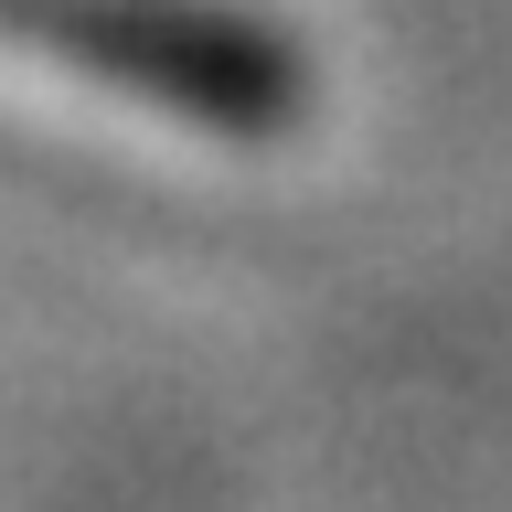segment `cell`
<instances>
[{"mask_svg": "<svg viewBox=\"0 0 512 512\" xmlns=\"http://www.w3.org/2000/svg\"><path fill=\"white\" fill-rule=\"evenodd\" d=\"M0 22L64 64H96L107 86L150 96V107L235 128V139L299 118V64L267 32L214 22V11H171V0H0Z\"/></svg>", "mask_w": 512, "mask_h": 512, "instance_id": "cell-1", "label": "cell"}]
</instances>
